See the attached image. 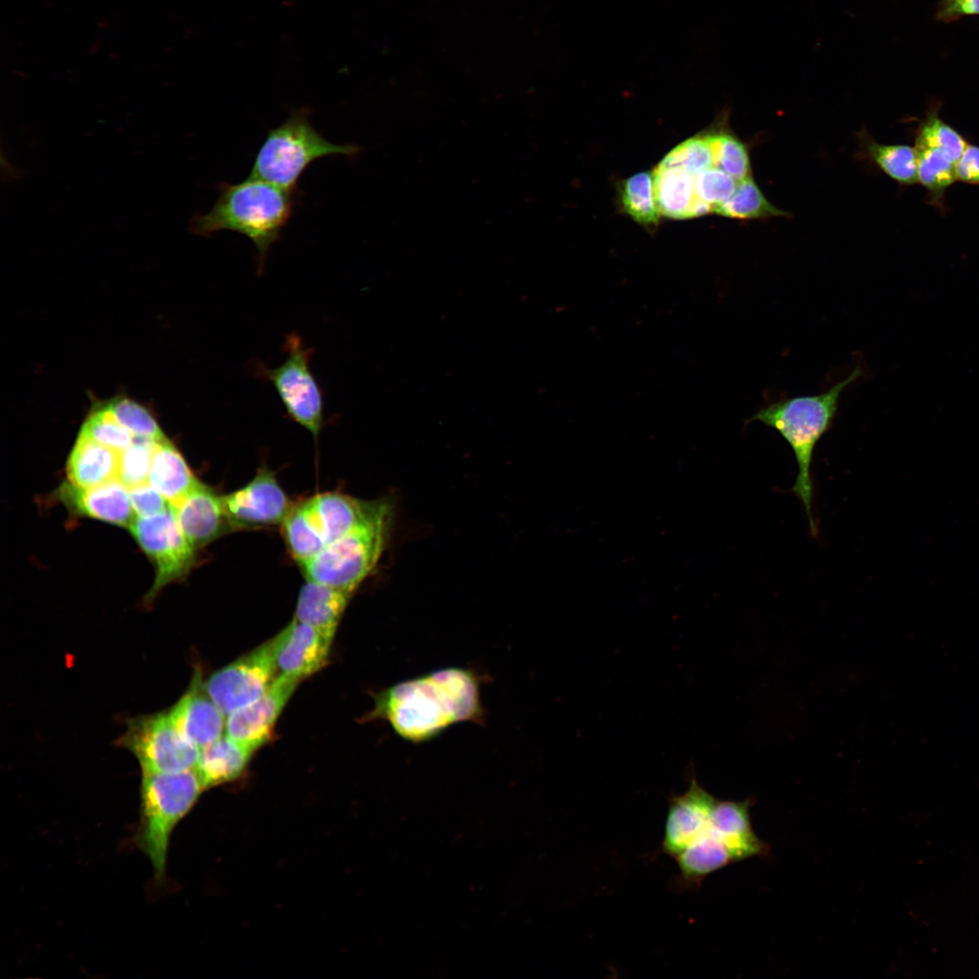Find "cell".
Masks as SVG:
<instances>
[{
	"label": "cell",
	"instance_id": "cell-31",
	"mask_svg": "<svg viewBox=\"0 0 979 979\" xmlns=\"http://www.w3.org/2000/svg\"><path fill=\"white\" fill-rule=\"evenodd\" d=\"M967 145L965 138L945 122L939 116L937 110L927 112L916 129V148H932L942 150L955 163Z\"/></svg>",
	"mask_w": 979,
	"mask_h": 979
},
{
	"label": "cell",
	"instance_id": "cell-41",
	"mask_svg": "<svg viewBox=\"0 0 979 979\" xmlns=\"http://www.w3.org/2000/svg\"><path fill=\"white\" fill-rule=\"evenodd\" d=\"M971 0H954L955 8L961 12L962 8Z\"/></svg>",
	"mask_w": 979,
	"mask_h": 979
},
{
	"label": "cell",
	"instance_id": "cell-36",
	"mask_svg": "<svg viewBox=\"0 0 979 979\" xmlns=\"http://www.w3.org/2000/svg\"><path fill=\"white\" fill-rule=\"evenodd\" d=\"M659 164L680 167L693 176L714 167L708 135L693 137L684 141L673 149Z\"/></svg>",
	"mask_w": 979,
	"mask_h": 979
},
{
	"label": "cell",
	"instance_id": "cell-13",
	"mask_svg": "<svg viewBox=\"0 0 979 979\" xmlns=\"http://www.w3.org/2000/svg\"><path fill=\"white\" fill-rule=\"evenodd\" d=\"M717 800L691 780L686 791L670 800L664 824L663 850L674 858L708 829Z\"/></svg>",
	"mask_w": 979,
	"mask_h": 979
},
{
	"label": "cell",
	"instance_id": "cell-14",
	"mask_svg": "<svg viewBox=\"0 0 979 979\" xmlns=\"http://www.w3.org/2000/svg\"><path fill=\"white\" fill-rule=\"evenodd\" d=\"M73 513L129 528L136 519L128 488L119 480L94 487H79L69 481L55 493Z\"/></svg>",
	"mask_w": 979,
	"mask_h": 979
},
{
	"label": "cell",
	"instance_id": "cell-27",
	"mask_svg": "<svg viewBox=\"0 0 979 979\" xmlns=\"http://www.w3.org/2000/svg\"><path fill=\"white\" fill-rule=\"evenodd\" d=\"M916 150L917 182L927 191V203L945 214L946 211L945 196L947 189L956 181V163L942 150L932 148H916Z\"/></svg>",
	"mask_w": 979,
	"mask_h": 979
},
{
	"label": "cell",
	"instance_id": "cell-7",
	"mask_svg": "<svg viewBox=\"0 0 979 979\" xmlns=\"http://www.w3.org/2000/svg\"><path fill=\"white\" fill-rule=\"evenodd\" d=\"M286 360L271 368L258 364V376L276 389L289 418L307 430L316 441L325 424L323 392L311 370L314 349L291 333L286 336Z\"/></svg>",
	"mask_w": 979,
	"mask_h": 979
},
{
	"label": "cell",
	"instance_id": "cell-20",
	"mask_svg": "<svg viewBox=\"0 0 979 979\" xmlns=\"http://www.w3.org/2000/svg\"><path fill=\"white\" fill-rule=\"evenodd\" d=\"M352 596L344 590L306 580L298 595L295 618L333 642Z\"/></svg>",
	"mask_w": 979,
	"mask_h": 979
},
{
	"label": "cell",
	"instance_id": "cell-30",
	"mask_svg": "<svg viewBox=\"0 0 979 979\" xmlns=\"http://www.w3.org/2000/svg\"><path fill=\"white\" fill-rule=\"evenodd\" d=\"M624 210L636 222L657 225L660 211L656 204L653 173L639 172L625 179L620 189Z\"/></svg>",
	"mask_w": 979,
	"mask_h": 979
},
{
	"label": "cell",
	"instance_id": "cell-9",
	"mask_svg": "<svg viewBox=\"0 0 979 979\" xmlns=\"http://www.w3.org/2000/svg\"><path fill=\"white\" fill-rule=\"evenodd\" d=\"M129 529L156 567L154 583L145 596L148 604L165 586L188 575L196 550L180 530L171 507L153 516L136 517Z\"/></svg>",
	"mask_w": 979,
	"mask_h": 979
},
{
	"label": "cell",
	"instance_id": "cell-33",
	"mask_svg": "<svg viewBox=\"0 0 979 979\" xmlns=\"http://www.w3.org/2000/svg\"><path fill=\"white\" fill-rule=\"evenodd\" d=\"M104 406L133 437L146 438L157 442L167 440L150 412L135 401L125 396H117Z\"/></svg>",
	"mask_w": 979,
	"mask_h": 979
},
{
	"label": "cell",
	"instance_id": "cell-38",
	"mask_svg": "<svg viewBox=\"0 0 979 979\" xmlns=\"http://www.w3.org/2000/svg\"><path fill=\"white\" fill-rule=\"evenodd\" d=\"M132 509L137 517H148L167 510L170 505L149 482L128 488Z\"/></svg>",
	"mask_w": 979,
	"mask_h": 979
},
{
	"label": "cell",
	"instance_id": "cell-21",
	"mask_svg": "<svg viewBox=\"0 0 979 979\" xmlns=\"http://www.w3.org/2000/svg\"><path fill=\"white\" fill-rule=\"evenodd\" d=\"M654 195L660 214L690 218L709 213L696 198L693 176L677 166H658L653 171Z\"/></svg>",
	"mask_w": 979,
	"mask_h": 979
},
{
	"label": "cell",
	"instance_id": "cell-22",
	"mask_svg": "<svg viewBox=\"0 0 979 979\" xmlns=\"http://www.w3.org/2000/svg\"><path fill=\"white\" fill-rule=\"evenodd\" d=\"M118 470L119 452L80 435L65 468L68 481L84 488L118 479Z\"/></svg>",
	"mask_w": 979,
	"mask_h": 979
},
{
	"label": "cell",
	"instance_id": "cell-11",
	"mask_svg": "<svg viewBox=\"0 0 979 979\" xmlns=\"http://www.w3.org/2000/svg\"><path fill=\"white\" fill-rule=\"evenodd\" d=\"M222 499L232 528L282 525L293 508L275 473L266 468Z\"/></svg>",
	"mask_w": 979,
	"mask_h": 979
},
{
	"label": "cell",
	"instance_id": "cell-1",
	"mask_svg": "<svg viewBox=\"0 0 979 979\" xmlns=\"http://www.w3.org/2000/svg\"><path fill=\"white\" fill-rule=\"evenodd\" d=\"M480 684L470 669L432 671L380 692L369 718L386 721L404 741L422 743L456 723L482 721Z\"/></svg>",
	"mask_w": 979,
	"mask_h": 979
},
{
	"label": "cell",
	"instance_id": "cell-35",
	"mask_svg": "<svg viewBox=\"0 0 979 979\" xmlns=\"http://www.w3.org/2000/svg\"><path fill=\"white\" fill-rule=\"evenodd\" d=\"M157 441L133 437L132 443L119 453L118 479L131 488L148 482Z\"/></svg>",
	"mask_w": 979,
	"mask_h": 979
},
{
	"label": "cell",
	"instance_id": "cell-29",
	"mask_svg": "<svg viewBox=\"0 0 979 979\" xmlns=\"http://www.w3.org/2000/svg\"><path fill=\"white\" fill-rule=\"evenodd\" d=\"M864 145L868 158L893 180L903 186L917 182V156L915 146L881 144L871 138L864 139Z\"/></svg>",
	"mask_w": 979,
	"mask_h": 979
},
{
	"label": "cell",
	"instance_id": "cell-25",
	"mask_svg": "<svg viewBox=\"0 0 979 979\" xmlns=\"http://www.w3.org/2000/svg\"><path fill=\"white\" fill-rule=\"evenodd\" d=\"M281 526L288 550L300 566L326 546L306 500L293 506Z\"/></svg>",
	"mask_w": 979,
	"mask_h": 979
},
{
	"label": "cell",
	"instance_id": "cell-5",
	"mask_svg": "<svg viewBox=\"0 0 979 979\" xmlns=\"http://www.w3.org/2000/svg\"><path fill=\"white\" fill-rule=\"evenodd\" d=\"M204 790L195 769L172 773L142 772L137 841L157 879L164 877L174 828Z\"/></svg>",
	"mask_w": 979,
	"mask_h": 979
},
{
	"label": "cell",
	"instance_id": "cell-40",
	"mask_svg": "<svg viewBox=\"0 0 979 979\" xmlns=\"http://www.w3.org/2000/svg\"><path fill=\"white\" fill-rule=\"evenodd\" d=\"M2 160L5 161V164H6V167L2 165V168H6V171L4 172V173L7 175V179H16V178L21 177L22 171L20 170L15 169V167H13L8 161H5L3 157H2Z\"/></svg>",
	"mask_w": 979,
	"mask_h": 979
},
{
	"label": "cell",
	"instance_id": "cell-2",
	"mask_svg": "<svg viewBox=\"0 0 979 979\" xmlns=\"http://www.w3.org/2000/svg\"><path fill=\"white\" fill-rule=\"evenodd\" d=\"M219 195L210 209L195 215L189 231L210 237L221 230L248 237L257 250L260 274L271 246L281 237L296 205V190L247 178L237 183H219Z\"/></svg>",
	"mask_w": 979,
	"mask_h": 979
},
{
	"label": "cell",
	"instance_id": "cell-4",
	"mask_svg": "<svg viewBox=\"0 0 979 979\" xmlns=\"http://www.w3.org/2000/svg\"><path fill=\"white\" fill-rule=\"evenodd\" d=\"M393 517L391 501L380 499L360 525L301 565L306 580L354 594L384 551Z\"/></svg>",
	"mask_w": 979,
	"mask_h": 979
},
{
	"label": "cell",
	"instance_id": "cell-6",
	"mask_svg": "<svg viewBox=\"0 0 979 979\" xmlns=\"http://www.w3.org/2000/svg\"><path fill=\"white\" fill-rule=\"evenodd\" d=\"M361 150L356 144L330 142L314 129L305 110L294 111L268 131L248 177L296 190L299 178L312 162L330 155L354 157Z\"/></svg>",
	"mask_w": 979,
	"mask_h": 979
},
{
	"label": "cell",
	"instance_id": "cell-19",
	"mask_svg": "<svg viewBox=\"0 0 979 979\" xmlns=\"http://www.w3.org/2000/svg\"><path fill=\"white\" fill-rule=\"evenodd\" d=\"M379 500H363L344 493L324 492L306 499V502L328 545L365 520L374 511Z\"/></svg>",
	"mask_w": 979,
	"mask_h": 979
},
{
	"label": "cell",
	"instance_id": "cell-12",
	"mask_svg": "<svg viewBox=\"0 0 979 979\" xmlns=\"http://www.w3.org/2000/svg\"><path fill=\"white\" fill-rule=\"evenodd\" d=\"M298 683L277 675L262 695L227 716L225 733L254 751L263 746Z\"/></svg>",
	"mask_w": 979,
	"mask_h": 979
},
{
	"label": "cell",
	"instance_id": "cell-39",
	"mask_svg": "<svg viewBox=\"0 0 979 979\" xmlns=\"http://www.w3.org/2000/svg\"><path fill=\"white\" fill-rule=\"evenodd\" d=\"M956 181L979 185V146L968 144L955 165Z\"/></svg>",
	"mask_w": 979,
	"mask_h": 979
},
{
	"label": "cell",
	"instance_id": "cell-10",
	"mask_svg": "<svg viewBox=\"0 0 979 979\" xmlns=\"http://www.w3.org/2000/svg\"><path fill=\"white\" fill-rule=\"evenodd\" d=\"M276 636L216 671L205 688L228 716L262 695L277 677Z\"/></svg>",
	"mask_w": 979,
	"mask_h": 979
},
{
	"label": "cell",
	"instance_id": "cell-8",
	"mask_svg": "<svg viewBox=\"0 0 979 979\" xmlns=\"http://www.w3.org/2000/svg\"><path fill=\"white\" fill-rule=\"evenodd\" d=\"M116 744L136 757L142 772L172 773L195 769L200 751L176 728L168 712L129 720Z\"/></svg>",
	"mask_w": 979,
	"mask_h": 979
},
{
	"label": "cell",
	"instance_id": "cell-32",
	"mask_svg": "<svg viewBox=\"0 0 979 979\" xmlns=\"http://www.w3.org/2000/svg\"><path fill=\"white\" fill-rule=\"evenodd\" d=\"M712 150L714 167L737 181L752 177L748 148L729 131L707 134Z\"/></svg>",
	"mask_w": 979,
	"mask_h": 979
},
{
	"label": "cell",
	"instance_id": "cell-24",
	"mask_svg": "<svg viewBox=\"0 0 979 979\" xmlns=\"http://www.w3.org/2000/svg\"><path fill=\"white\" fill-rule=\"evenodd\" d=\"M148 482L170 506L178 504L199 482L180 451L168 439L157 442Z\"/></svg>",
	"mask_w": 979,
	"mask_h": 979
},
{
	"label": "cell",
	"instance_id": "cell-34",
	"mask_svg": "<svg viewBox=\"0 0 979 979\" xmlns=\"http://www.w3.org/2000/svg\"><path fill=\"white\" fill-rule=\"evenodd\" d=\"M79 435L119 453L133 441L131 433L119 423L104 405L96 408L88 415L81 427Z\"/></svg>",
	"mask_w": 979,
	"mask_h": 979
},
{
	"label": "cell",
	"instance_id": "cell-23",
	"mask_svg": "<svg viewBox=\"0 0 979 979\" xmlns=\"http://www.w3.org/2000/svg\"><path fill=\"white\" fill-rule=\"evenodd\" d=\"M255 751L226 733L201 748L195 770L204 789L238 778Z\"/></svg>",
	"mask_w": 979,
	"mask_h": 979
},
{
	"label": "cell",
	"instance_id": "cell-3",
	"mask_svg": "<svg viewBox=\"0 0 979 979\" xmlns=\"http://www.w3.org/2000/svg\"><path fill=\"white\" fill-rule=\"evenodd\" d=\"M862 373L861 367L858 365L847 378L824 393L781 399L761 407L748 420V422H760L775 430L793 451L798 474L791 491L806 510L812 535L817 533L810 471L814 451L818 442L832 426L842 392L858 380Z\"/></svg>",
	"mask_w": 979,
	"mask_h": 979
},
{
	"label": "cell",
	"instance_id": "cell-28",
	"mask_svg": "<svg viewBox=\"0 0 979 979\" xmlns=\"http://www.w3.org/2000/svg\"><path fill=\"white\" fill-rule=\"evenodd\" d=\"M714 212L741 220L790 216L766 199L752 177L739 180L732 195L718 206Z\"/></svg>",
	"mask_w": 979,
	"mask_h": 979
},
{
	"label": "cell",
	"instance_id": "cell-26",
	"mask_svg": "<svg viewBox=\"0 0 979 979\" xmlns=\"http://www.w3.org/2000/svg\"><path fill=\"white\" fill-rule=\"evenodd\" d=\"M674 859L683 879L693 882L734 862L723 843L708 829L675 856Z\"/></svg>",
	"mask_w": 979,
	"mask_h": 979
},
{
	"label": "cell",
	"instance_id": "cell-18",
	"mask_svg": "<svg viewBox=\"0 0 979 979\" xmlns=\"http://www.w3.org/2000/svg\"><path fill=\"white\" fill-rule=\"evenodd\" d=\"M749 800H717L712 809L708 831L727 848L733 861L761 855L765 847L752 830Z\"/></svg>",
	"mask_w": 979,
	"mask_h": 979
},
{
	"label": "cell",
	"instance_id": "cell-16",
	"mask_svg": "<svg viewBox=\"0 0 979 979\" xmlns=\"http://www.w3.org/2000/svg\"><path fill=\"white\" fill-rule=\"evenodd\" d=\"M170 507L180 530L195 550L232 529L222 495L201 481L178 504Z\"/></svg>",
	"mask_w": 979,
	"mask_h": 979
},
{
	"label": "cell",
	"instance_id": "cell-15",
	"mask_svg": "<svg viewBox=\"0 0 979 979\" xmlns=\"http://www.w3.org/2000/svg\"><path fill=\"white\" fill-rule=\"evenodd\" d=\"M276 638L277 675L297 682L315 674L326 664L333 643L295 617Z\"/></svg>",
	"mask_w": 979,
	"mask_h": 979
},
{
	"label": "cell",
	"instance_id": "cell-17",
	"mask_svg": "<svg viewBox=\"0 0 979 979\" xmlns=\"http://www.w3.org/2000/svg\"><path fill=\"white\" fill-rule=\"evenodd\" d=\"M167 712L176 728L199 749L225 732L227 716L208 693L198 671L188 690Z\"/></svg>",
	"mask_w": 979,
	"mask_h": 979
},
{
	"label": "cell",
	"instance_id": "cell-37",
	"mask_svg": "<svg viewBox=\"0 0 979 979\" xmlns=\"http://www.w3.org/2000/svg\"><path fill=\"white\" fill-rule=\"evenodd\" d=\"M696 198L709 212L726 201L735 190L737 180L722 170L711 167L693 176Z\"/></svg>",
	"mask_w": 979,
	"mask_h": 979
}]
</instances>
